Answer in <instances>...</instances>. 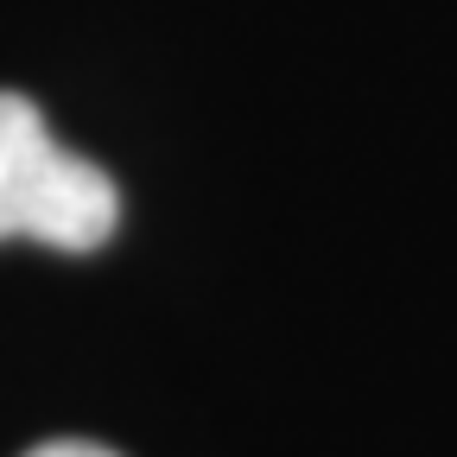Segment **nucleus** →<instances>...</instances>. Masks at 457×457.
<instances>
[{
  "mask_svg": "<svg viewBox=\"0 0 457 457\" xmlns=\"http://www.w3.org/2000/svg\"><path fill=\"white\" fill-rule=\"evenodd\" d=\"M26 457H114L108 445H89V438H51V445H32Z\"/></svg>",
  "mask_w": 457,
  "mask_h": 457,
  "instance_id": "f03ea898",
  "label": "nucleus"
},
{
  "mask_svg": "<svg viewBox=\"0 0 457 457\" xmlns=\"http://www.w3.org/2000/svg\"><path fill=\"white\" fill-rule=\"evenodd\" d=\"M114 222H121L114 179L57 140L26 96L0 89V242L96 254Z\"/></svg>",
  "mask_w": 457,
  "mask_h": 457,
  "instance_id": "f257e3e1",
  "label": "nucleus"
}]
</instances>
